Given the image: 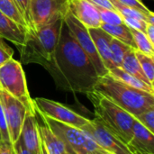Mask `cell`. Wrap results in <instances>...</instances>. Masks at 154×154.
I'll return each mask as SVG.
<instances>
[{
  "mask_svg": "<svg viewBox=\"0 0 154 154\" xmlns=\"http://www.w3.org/2000/svg\"><path fill=\"white\" fill-rule=\"evenodd\" d=\"M86 95L93 105L95 119L111 134L128 144L133 136L134 116L95 90Z\"/></svg>",
  "mask_w": 154,
  "mask_h": 154,
  "instance_id": "4",
  "label": "cell"
},
{
  "mask_svg": "<svg viewBox=\"0 0 154 154\" xmlns=\"http://www.w3.org/2000/svg\"><path fill=\"white\" fill-rule=\"evenodd\" d=\"M18 140H20L23 145L31 152L33 154L38 153L41 138L35 114L30 112L26 113Z\"/></svg>",
  "mask_w": 154,
  "mask_h": 154,
  "instance_id": "13",
  "label": "cell"
},
{
  "mask_svg": "<svg viewBox=\"0 0 154 154\" xmlns=\"http://www.w3.org/2000/svg\"><path fill=\"white\" fill-rule=\"evenodd\" d=\"M108 74H110L115 79L120 80L121 82H123L132 88H134L136 89L145 91V92H148L150 94L154 95V87L150 86V85L144 83L143 81L138 79L137 78L132 76L128 72L125 71L122 68L115 67L108 70Z\"/></svg>",
  "mask_w": 154,
  "mask_h": 154,
  "instance_id": "18",
  "label": "cell"
},
{
  "mask_svg": "<svg viewBox=\"0 0 154 154\" xmlns=\"http://www.w3.org/2000/svg\"><path fill=\"white\" fill-rule=\"evenodd\" d=\"M0 154H14L13 145L10 143H0Z\"/></svg>",
  "mask_w": 154,
  "mask_h": 154,
  "instance_id": "34",
  "label": "cell"
},
{
  "mask_svg": "<svg viewBox=\"0 0 154 154\" xmlns=\"http://www.w3.org/2000/svg\"><path fill=\"white\" fill-rule=\"evenodd\" d=\"M121 68L128 72L129 74H131L132 76L137 78L138 79L143 81L144 83L150 85V86H152L154 87L153 85H152L150 83V81L148 80V79L146 78V76L144 75L143 69H142V67L135 56V50L134 49H131L125 56L124 58V60L122 62V66Z\"/></svg>",
  "mask_w": 154,
  "mask_h": 154,
  "instance_id": "20",
  "label": "cell"
},
{
  "mask_svg": "<svg viewBox=\"0 0 154 154\" xmlns=\"http://www.w3.org/2000/svg\"><path fill=\"white\" fill-rule=\"evenodd\" d=\"M18 10L22 14L28 29L31 30V19H30V0H14Z\"/></svg>",
  "mask_w": 154,
  "mask_h": 154,
  "instance_id": "27",
  "label": "cell"
},
{
  "mask_svg": "<svg viewBox=\"0 0 154 154\" xmlns=\"http://www.w3.org/2000/svg\"><path fill=\"white\" fill-rule=\"evenodd\" d=\"M0 134H1V137H2V142L10 143L8 130H7V125H6V121H5V114H4V110H3V107L1 105V102H0Z\"/></svg>",
  "mask_w": 154,
  "mask_h": 154,
  "instance_id": "31",
  "label": "cell"
},
{
  "mask_svg": "<svg viewBox=\"0 0 154 154\" xmlns=\"http://www.w3.org/2000/svg\"><path fill=\"white\" fill-rule=\"evenodd\" d=\"M144 33L147 36V38L149 39V41L152 44H154V24L147 23V26H146Z\"/></svg>",
  "mask_w": 154,
  "mask_h": 154,
  "instance_id": "35",
  "label": "cell"
},
{
  "mask_svg": "<svg viewBox=\"0 0 154 154\" xmlns=\"http://www.w3.org/2000/svg\"><path fill=\"white\" fill-rule=\"evenodd\" d=\"M134 117L150 132L154 134V107L148 108Z\"/></svg>",
  "mask_w": 154,
  "mask_h": 154,
  "instance_id": "26",
  "label": "cell"
},
{
  "mask_svg": "<svg viewBox=\"0 0 154 154\" xmlns=\"http://www.w3.org/2000/svg\"><path fill=\"white\" fill-rule=\"evenodd\" d=\"M93 90L105 96L134 116L154 107V95L132 88L108 73L98 79Z\"/></svg>",
  "mask_w": 154,
  "mask_h": 154,
  "instance_id": "3",
  "label": "cell"
},
{
  "mask_svg": "<svg viewBox=\"0 0 154 154\" xmlns=\"http://www.w3.org/2000/svg\"><path fill=\"white\" fill-rule=\"evenodd\" d=\"M0 89L19 100L28 112L36 114L21 62L12 58L0 67Z\"/></svg>",
  "mask_w": 154,
  "mask_h": 154,
  "instance_id": "5",
  "label": "cell"
},
{
  "mask_svg": "<svg viewBox=\"0 0 154 154\" xmlns=\"http://www.w3.org/2000/svg\"><path fill=\"white\" fill-rule=\"evenodd\" d=\"M63 19L26 32L23 43L18 47L22 63H37L44 69L49 65L58 44Z\"/></svg>",
  "mask_w": 154,
  "mask_h": 154,
  "instance_id": "2",
  "label": "cell"
},
{
  "mask_svg": "<svg viewBox=\"0 0 154 154\" xmlns=\"http://www.w3.org/2000/svg\"><path fill=\"white\" fill-rule=\"evenodd\" d=\"M0 102L7 125L9 140L13 145L19 139L21 128L28 111L19 100L2 89H0Z\"/></svg>",
  "mask_w": 154,
  "mask_h": 154,
  "instance_id": "10",
  "label": "cell"
},
{
  "mask_svg": "<svg viewBox=\"0 0 154 154\" xmlns=\"http://www.w3.org/2000/svg\"><path fill=\"white\" fill-rule=\"evenodd\" d=\"M82 130L89 134L103 151L108 154H133L128 144L106 130L97 119L90 120Z\"/></svg>",
  "mask_w": 154,
  "mask_h": 154,
  "instance_id": "11",
  "label": "cell"
},
{
  "mask_svg": "<svg viewBox=\"0 0 154 154\" xmlns=\"http://www.w3.org/2000/svg\"><path fill=\"white\" fill-rule=\"evenodd\" d=\"M26 31L0 11V38L20 47L25 39Z\"/></svg>",
  "mask_w": 154,
  "mask_h": 154,
  "instance_id": "15",
  "label": "cell"
},
{
  "mask_svg": "<svg viewBox=\"0 0 154 154\" xmlns=\"http://www.w3.org/2000/svg\"><path fill=\"white\" fill-rule=\"evenodd\" d=\"M124 20V23L126 24L129 28L131 29H134L140 32H144L146 26H147V22L143 20V19H139V18H133V17H123Z\"/></svg>",
  "mask_w": 154,
  "mask_h": 154,
  "instance_id": "28",
  "label": "cell"
},
{
  "mask_svg": "<svg viewBox=\"0 0 154 154\" xmlns=\"http://www.w3.org/2000/svg\"><path fill=\"white\" fill-rule=\"evenodd\" d=\"M38 130L41 140L49 154H68L65 146L60 140L52 133V131L44 124H38Z\"/></svg>",
  "mask_w": 154,
  "mask_h": 154,
  "instance_id": "17",
  "label": "cell"
},
{
  "mask_svg": "<svg viewBox=\"0 0 154 154\" xmlns=\"http://www.w3.org/2000/svg\"><path fill=\"white\" fill-rule=\"evenodd\" d=\"M90 3H92L93 5H97V6H100V7H104V8H107V9H112V10H116L114 5L111 4V2L109 0H88Z\"/></svg>",
  "mask_w": 154,
  "mask_h": 154,
  "instance_id": "33",
  "label": "cell"
},
{
  "mask_svg": "<svg viewBox=\"0 0 154 154\" xmlns=\"http://www.w3.org/2000/svg\"><path fill=\"white\" fill-rule=\"evenodd\" d=\"M97 9L98 10L99 16H100V21L101 24L106 23V24H121L124 23L123 16L116 11V10H112V9H107L100 6H97Z\"/></svg>",
  "mask_w": 154,
  "mask_h": 154,
  "instance_id": "25",
  "label": "cell"
},
{
  "mask_svg": "<svg viewBox=\"0 0 154 154\" xmlns=\"http://www.w3.org/2000/svg\"><path fill=\"white\" fill-rule=\"evenodd\" d=\"M88 30L104 66L107 70L115 68L110 50V41L112 36L102 28H91Z\"/></svg>",
  "mask_w": 154,
  "mask_h": 154,
  "instance_id": "14",
  "label": "cell"
},
{
  "mask_svg": "<svg viewBox=\"0 0 154 154\" xmlns=\"http://www.w3.org/2000/svg\"><path fill=\"white\" fill-rule=\"evenodd\" d=\"M2 142V137H1V134H0V143Z\"/></svg>",
  "mask_w": 154,
  "mask_h": 154,
  "instance_id": "39",
  "label": "cell"
},
{
  "mask_svg": "<svg viewBox=\"0 0 154 154\" xmlns=\"http://www.w3.org/2000/svg\"><path fill=\"white\" fill-rule=\"evenodd\" d=\"M44 124L60 140L68 154H88L85 146V133L76 128L51 118L42 116Z\"/></svg>",
  "mask_w": 154,
  "mask_h": 154,
  "instance_id": "9",
  "label": "cell"
},
{
  "mask_svg": "<svg viewBox=\"0 0 154 154\" xmlns=\"http://www.w3.org/2000/svg\"><path fill=\"white\" fill-rule=\"evenodd\" d=\"M133 136L128 144L154 153V134L140 124L135 118L132 127Z\"/></svg>",
  "mask_w": 154,
  "mask_h": 154,
  "instance_id": "16",
  "label": "cell"
},
{
  "mask_svg": "<svg viewBox=\"0 0 154 154\" xmlns=\"http://www.w3.org/2000/svg\"><path fill=\"white\" fill-rule=\"evenodd\" d=\"M45 69L51 74L58 88L73 93L87 94L93 90L100 78L64 19L53 58Z\"/></svg>",
  "mask_w": 154,
  "mask_h": 154,
  "instance_id": "1",
  "label": "cell"
},
{
  "mask_svg": "<svg viewBox=\"0 0 154 154\" xmlns=\"http://www.w3.org/2000/svg\"><path fill=\"white\" fill-rule=\"evenodd\" d=\"M122 5H125L126 6H129L131 8L136 9L140 12H143L146 14H151L153 12H152L141 0H116Z\"/></svg>",
  "mask_w": 154,
  "mask_h": 154,
  "instance_id": "29",
  "label": "cell"
},
{
  "mask_svg": "<svg viewBox=\"0 0 154 154\" xmlns=\"http://www.w3.org/2000/svg\"><path fill=\"white\" fill-rule=\"evenodd\" d=\"M33 103L36 112H38L42 116L51 118L60 123L82 129L90 122V119L86 118L57 101L43 97H37L33 99Z\"/></svg>",
  "mask_w": 154,
  "mask_h": 154,
  "instance_id": "7",
  "label": "cell"
},
{
  "mask_svg": "<svg viewBox=\"0 0 154 154\" xmlns=\"http://www.w3.org/2000/svg\"><path fill=\"white\" fill-rule=\"evenodd\" d=\"M69 11L86 28H100L101 21L96 5L88 0H69Z\"/></svg>",
  "mask_w": 154,
  "mask_h": 154,
  "instance_id": "12",
  "label": "cell"
},
{
  "mask_svg": "<svg viewBox=\"0 0 154 154\" xmlns=\"http://www.w3.org/2000/svg\"><path fill=\"white\" fill-rule=\"evenodd\" d=\"M40 138H41V137H40ZM37 154H49L48 153V152H47V150H46V148H45V146H44V144L42 143V140H41V143H40L39 152H38V153Z\"/></svg>",
  "mask_w": 154,
  "mask_h": 154,
  "instance_id": "37",
  "label": "cell"
},
{
  "mask_svg": "<svg viewBox=\"0 0 154 154\" xmlns=\"http://www.w3.org/2000/svg\"><path fill=\"white\" fill-rule=\"evenodd\" d=\"M141 1H142V0H141Z\"/></svg>",
  "mask_w": 154,
  "mask_h": 154,
  "instance_id": "40",
  "label": "cell"
},
{
  "mask_svg": "<svg viewBox=\"0 0 154 154\" xmlns=\"http://www.w3.org/2000/svg\"><path fill=\"white\" fill-rule=\"evenodd\" d=\"M64 22L68 25L69 31L71 32L73 37L80 46V48L86 52L88 58L91 60L94 64L97 72L99 77H102L108 73V70L104 66L97 49L94 45V42L91 39V36L88 32V28H86L80 22H79L69 11L64 17Z\"/></svg>",
  "mask_w": 154,
  "mask_h": 154,
  "instance_id": "8",
  "label": "cell"
},
{
  "mask_svg": "<svg viewBox=\"0 0 154 154\" xmlns=\"http://www.w3.org/2000/svg\"><path fill=\"white\" fill-rule=\"evenodd\" d=\"M100 28H102L105 32H106L108 34H110L113 38L127 44L128 46H130L131 48L136 50V46L133 38V35L131 33L130 28L125 24V23H121V24H106V23H102Z\"/></svg>",
  "mask_w": 154,
  "mask_h": 154,
  "instance_id": "19",
  "label": "cell"
},
{
  "mask_svg": "<svg viewBox=\"0 0 154 154\" xmlns=\"http://www.w3.org/2000/svg\"><path fill=\"white\" fill-rule=\"evenodd\" d=\"M13 1H14V0H13Z\"/></svg>",
  "mask_w": 154,
  "mask_h": 154,
  "instance_id": "41",
  "label": "cell"
},
{
  "mask_svg": "<svg viewBox=\"0 0 154 154\" xmlns=\"http://www.w3.org/2000/svg\"><path fill=\"white\" fill-rule=\"evenodd\" d=\"M0 11L13 20L15 23H17L20 27H22L24 31H26V32L29 31L22 14L13 0H0Z\"/></svg>",
  "mask_w": 154,
  "mask_h": 154,
  "instance_id": "21",
  "label": "cell"
},
{
  "mask_svg": "<svg viewBox=\"0 0 154 154\" xmlns=\"http://www.w3.org/2000/svg\"><path fill=\"white\" fill-rule=\"evenodd\" d=\"M14 51L13 49L8 46L2 38H0V67L5 63L7 60L13 58Z\"/></svg>",
  "mask_w": 154,
  "mask_h": 154,
  "instance_id": "30",
  "label": "cell"
},
{
  "mask_svg": "<svg viewBox=\"0 0 154 154\" xmlns=\"http://www.w3.org/2000/svg\"><path fill=\"white\" fill-rule=\"evenodd\" d=\"M130 31L133 35V38L136 46V50H138L139 51L148 56L154 57V44H152L149 41L145 33L143 32L134 30V29H131V28H130Z\"/></svg>",
  "mask_w": 154,
  "mask_h": 154,
  "instance_id": "23",
  "label": "cell"
},
{
  "mask_svg": "<svg viewBox=\"0 0 154 154\" xmlns=\"http://www.w3.org/2000/svg\"><path fill=\"white\" fill-rule=\"evenodd\" d=\"M69 0H30L31 30L63 19L69 12Z\"/></svg>",
  "mask_w": 154,
  "mask_h": 154,
  "instance_id": "6",
  "label": "cell"
},
{
  "mask_svg": "<svg viewBox=\"0 0 154 154\" xmlns=\"http://www.w3.org/2000/svg\"><path fill=\"white\" fill-rule=\"evenodd\" d=\"M135 56L142 67V69L152 85L154 83V57L148 56L138 50H135ZM154 86V85H153Z\"/></svg>",
  "mask_w": 154,
  "mask_h": 154,
  "instance_id": "24",
  "label": "cell"
},
{
  "mask_svg": "<svg viewBox=\"0 0 154 154\" xmlns=\"http://www.w3.org/2000/svg\"><path fill=\"white\" fill-rule=\"evenodd\" d=\"M128 146H129V148H130V150H131V152H132V153L133 154H154L151 153V152H146V151H143V150H142V149L134 147V146H132V145H130V144H128Z\"/></svg>",
  "mask_w": 154,
  "mask_h": 154,
  "instance_id": "36",
  "label": "cell"
},
{
  "mask_svg": "<svg viewBox=\"0 0 154 154\" xmlns=\"http://www.w3.org/2000/svg\"><path fill=\"white\" fill-rule=\"evenodd\" d=\"M133 48L128 46L127 44L115 39L112 37L110 41V50L112 54V60L115 67L121 68L122 62L124 60V58L125 54Z\"/></svg>",
  "mask_w": 154,
  "mask_h": 154,
  "instance_id": "22",
  "label": "cell"
},
{
  "mask_svg": "<svg viewBox=\"0 0 154 154\" xmlns=\"http://www.w3.org/2000/svg\"><path fill=\"white\" fill-rule=\"evenodd\" d=\"M13 148L14 154H33L23 145L20 140H18L14 144H13Z\"/></svg>",
  "mask_w": 154,
  "mask_h": 154,
  "instance_id": "32",
  "label": "cell"
},
{
  "mask_svg": "<svg viewBox=\"0 0 154 154\" xmlns=\"http://www.w3.org/2000/svg\"><path fill=\"white\" fill-rule=\"evenodd\" d=\"M88 154H108L106 153L105 151L103 150H98V151H93V152H88Z\"/></svg>",
  "mask_w": 154,
  "mask_h": 154,
  "instance_id": "38",
  "label": "cell"
}]
</instances>
